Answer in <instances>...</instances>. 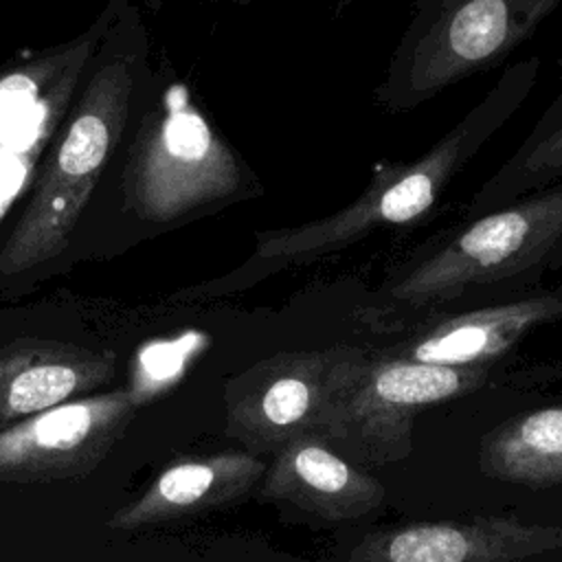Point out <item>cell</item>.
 Wrapping results in <instances>:
<instances>
[{"label": "cell", "mask_w": 562, "mask_h": 562, "mask_svg": "<svg viewBox=\"0 0 562 562\" xmlns=\"http://www.w3.org/2000/svg\"><path fill=\"white\" fill-rule=\"evenodd\" d=\"M562 270V182L514 198L419 246L386 272L360 321L380 334L505 301Z\"/></svg>", "instance_id": "6da1fadb"}, {"label": "cell", "mask_w": 562, "mask_h": 562, "mask_svg": "<svg viewBox=\"0 0 562 562\" xmlns=\"http://www.w3.org/2000/svg\"><path fill=\"white\" fill-rule=\"evenodd\" d=\"M538 75L540 59L536 57L507 66L494 86L424 154L375 171L353 202L325 217L259 231L248 259L211 283L206 292L246 290L288 268L331 257L378 228L424 217L450 182L522 108L538 83Z\"/></svg>", "instance_id": "7a4b0ae2"}, {"label": "cell", "mask_w": 562, "mask_h": 562, "mask_svg": "<svg viewBox=\"0 0 562 562\" xmlns=\"http://www.w3.org/2000/svg\"><path fill=\"white\" fill-rule=\"evenodd\" d=\"M140 48L143 40H123V24L110 26L108 46L99 53L88 86L0 250V272L22 274L66 250L127 125Z\"/></svg>", "instance_id": "3957f363"}, {"label": "cell", "mask_w": 562, "mask_h": 562, "mask_svg": "<svg viewBox=\"0 0 562 562\" xmlns=\"http://www.w3.org/2000/svg\"><path fill=\"white\" fill-rule=\"evenodd\" d=\"M562 0H417L375 103L415 110L446 88L498 68L551 18Z\"/></svg>", "instance_id": "277c9868"}, {"label": "cell", "mask_w": 562, "mask_h": 562, "mask_svg": "<svg viewBox=\"0 0 562 562\" xmlns=\"http://www.w3.org/2000/svg\"><path fill=\"white\" fill-rule=\"evenodd\" d=\"M125 184L134 213L158 224L261 191L233 147L191 105L182 86L169 90L165 108L138 134Z\"/></svg>", "instance_id": "5b68a950"}, {"label": "cell", "mask_w": 562, "mask_h": 562, "mask_svg": "<svg viewBox=\"0 0 562 562\" xmlns=\"http://www.w3.org/2000/svg\"><path fill=\"white\" fill-rule=\"evenodd\" d=\"M496 380H505L501 362L448 367L367 349L356 380L327 419L323 439L356 465L400 461L413 448V419L419 411Z\"/></svg>", "instance_id": "8992f818"}, {"label": "cell", "mask_w": 562, "mask_h": 562, "mask_svg": "<svg viewBox=\"0 0 562 562\" xmlns=\"http://www.w3.org/2000/svg\"><path fill=\"white\" fill-rule=\"evenodd\" d=\"M367 349L334 345L283 351L266 358L226 384V432L248 452L274 454L299 435H321L356 380Z\"/></svg>", "instance_id": "52a82bcc"}, {"label": "cell", "mask_w": 562, "mask_h": 562, "mask_svg": "<svg viewBox=\"0 0 562 562\" xmlns=\"http://www.w3.org/2000/svg\"><path fill=\"white\" fill-rule=\"evenodd\" d=\"M140 397L132 389L75 397L0 430V483L90 474L123 437Z\"/></svg>", "instance_id": "ba28073f"}, {"label": "cell", "mask_w": 562, "mask_h": 562, "mask_svg": "<svg viewBox=\"0 0 562 562\" xmlns=\"http://www.w3.org/2000/svg\"><path fill=\"white\" fill-rule=\"evenodd\" d=\"M562 321V285L424 318L386 353L448 367L498 364L529 331Z\"/></svg>", "instance_id": "9c48e42d"}, {"label": "cell", "mask_w": 562, "mask_h": 562, "mask_svg": "<svg viewBox=\"0 0 562 562\" xmlns=\"http://www.w3.org/2000/svg\"><path fill=\"white\" fill-rule=\"evenodd\" d=\"M558 547H562V525L474 518L373 533L351 553V562H525Z\"/></svg>", "instance_id": "30bf717a"}, {"label": "cell", "mask_w": 562, "mask_h": 562, "mask_svg": "<svg viewBox=\"0 0 562 562\" xmlns=\"http://www.w3.org/2000/svg\"><path fill=\"white\" fill-rule=\"evenodd\" d=\"M261 498L281 501L321 520H349L378 509L384 487L338 454L321 435L290 439L261 476Z\"/></svg>", "instance_id": "8fae6325"}, {"label": "cell", "mask_w": 562, "mask_h": 562, "mask_svg": "<svg viewBox=\"0 0 562 562\" xmlns=\"http://www.w3.org/2000/svg\"><path fill=\"white\" fill-rule=\"evenodd\" d=\"M110 351L22 338L0 347V430L55 404L83 397L114 378Z\"/></svg>", "instance_id": "7c38bea8"}, {"label": "cell", "mask_w": 562, "mask_h": 562, "mask_svg": "<svg viewBox=\"0 0 562 562\" xmlns=\"http://www.w3.org/2000/svg\"><path fill=\"white\" fill-rule=\"evenodd\" d=\"M266 463L252 452H217L167 465L132 503L108 520L110 529L136 531L220 507L261 481Z\"/></svg>", "instance_id": "4fadbf2b"}, {"label": "cell", "mask_w": 562, "mask_h": 562, "mask_svg": "<svg viewBox=\"0 0 562 562\" xmlns=\"http://www.w3.org/2000/svg\"><path fill=\"white\" fill-rule=\"evenodd\" d=\"M562 182V101L553 99L514 154L474 191L465 220Z\"/></svg>", "instance_id": "5bb4252c"}, {"label": "cell", "mask_w": 562, "mask_h": 562, "mask_svg": "<svg viewBox=\"0 0 562 562\" xmlns=\"http://www.w3.org/2000/svg\"><path fill=\"white\" fill-rule=\"evenodd\" d=\"M125 0H110L105 11L94 20V24L79 37L48 48L29 61L13 64L0 70V127L11 123L18 112H26L42 103L55 83L72 68L77 61L90 59L99 46V40L110 31L112 20L123 11Z\"/></svg>", "instance_id": "9a60e30c"}, {"label": "cell", "mask_w": 562, "mask_h": 562, "mask_svg": "<svg viewBox=\"0 0 562 562\" xmlns=\"http://www.w3.org/2000/svg\"><path fill=\"white\" fill-rule=\"evenodd\" d=\"M558 70H560V92H558V101H562V55L558 57Z\"/></svg>", "instance_id": "2e32d148"}, {"label": "cell", "mask_w": 562, "mask_h": 562, "mask_svg": "<svg viewBox=\"0 0 562 562\" xmlns=\"http://www.w3.org/2000/svg\"><path fill=\"white\" fill-rule=\"evenodd\" d=\"M235 2H250V0H235Z\"/></svg>", "instance_id": "e0dca14e"}]
</instances>
